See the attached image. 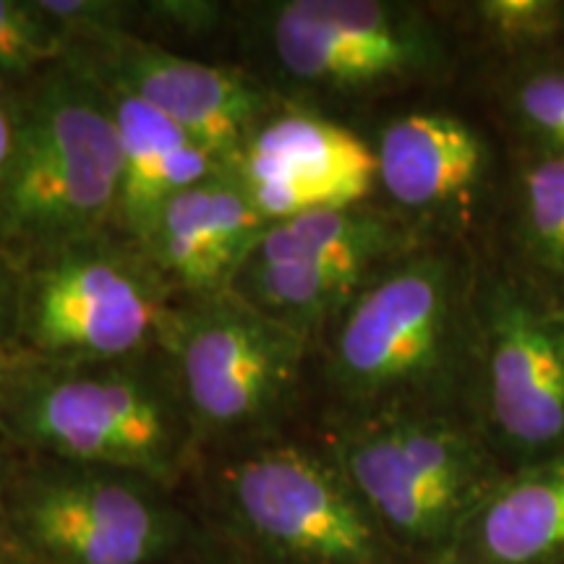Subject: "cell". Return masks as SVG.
Listing matches in <instances>:
<instances>
[{"label":"cell","mask_w":564,"mask_h":564,"mask_svg":"<svg viewBox=\"0 0 564 564\" xmlns=\"http://www.w3.org/2000/svg\"><path fill=\"white\" fill-rule=\"evenodd\" d=\"M6 514L32 564H171L204 533L154 478L26 453L13 455Z\"/></svg>","instance_id":"obj_6"},{"label":"cell","mask_w":564,"mask_h":564,"mask_svg":"<svg viewBox=\"0 0 564 564\" xmlns=\"http://www.w3.org/2000/svg\"><path fill=\"white\" fill-rule=\"evenodd\" d=\"M280 79L324 97H373L440 79L449 34L423 6L400 0H274L253 11Z\"/></svg>","instance_id":"obj_10"},{"label":"cell","mask_w":564,"mask_h":564,"mask_svg":"<svg viewBox=\"0 0 564 564\" xmlns=\"http://www.w3.org/2000/svg\"><path fill=\"white\" fill-rule=\"evenodd\" d=\"M70 58V42L37 0H0V87L19 91Z\"/></svg>","instance_id":"obj_21"},{"label":"cell","mask_w":564,"mask_h":564,"mask_svg":"<svg viewBox=\"0 0 564 564\" xmlns=\"http://www.w3.org/2000/svg\"><path fill=\"white\" fill-rule=\"evenodd\" d=\"M181 295L121 230L24 262L19 350L97 364L158 352Z\"/></svg>","instance_id":"obj_8"},{"label":"cell","mask_w":564,"mask_h":564,"mask_svg":"<svg viewBox=\"0 0 564 564\" xmlns=\"http://www.w3.org/2000/svg\"><path fill=\"white\" fill-rule=\"evenodd\" d=\"M470 26L505 63L564 47V0H476Z\"/></svg>","instance_id":"obj_20"},{"label":"cell","mask_w":564,"mask_h":564,"mask_svg":"<svg viewBox=\"0 0 564 564\" xmlns=\"http://www.w3.org/2000/svg\"><path fill=\"white\" fill-rule=\"evenodd\" d=\"M24 264L0 246V350H19Z\"/></svg>","instance_id":"obj_24"},{"label":"cell","mask_w":564,"mask_h":564,"mask_svg":"<svg viewBox=\"0 0 564 564\" xmlns=\"http://www.w3.org/2000/svg\"><path fill=\"white\" fill-rule=\"evenodd\" d=\"M510 264L564 299V158L514 150L505 183Z\"/></svg>","instance_id":"obj_18"},{"label":"cell","mask_w":564,"mask_h":564,"mask_svg":"<svg viewBox=\"0 0 564 564\" xmlns=\"http://www.w3.org/2000/svg\"><path fill=\"white\" fill-rule=\"evenodd\" d=\"M236 173L220 171L167 199L137 238L181 299L228 293L270 228Z\"/></svg>","instance_id":"obj_15"},{"label":"cell","mask_w":564,"mask_h":564,"mask_svg":"<svg viewBox=\"0 0 564 564\" xmlns=\"http://www.w3.org/2000/svg\"><path fill=\"white\" fill-rule=\"evenodd\" d=\"M478 257L436 241L373 278L322 333L333 421L398 411L468 413L476 366Z\"/></svg>","instance_id":"obj_1"},{"label":"cell","mask_w":564,"mask_h":564,"mask_svg":"<svg viewBox=\"0 0 564 564\" xmlns=\"http://www.w3.org/2000/svg\"><path fill=\"white\" fill-rule=\"evenodd\" d=\"M102 89L108 95L123 158L118 230L137 241L162 204L183 188L220 173L223 167L181 126L152 105L126 91Z\"/></svg>","instance_id":"obj_17"},{"label":"cell","mask_w":564,"mask_h":564,"mask_svg":"<svg viewBox=\"0 0 564 564\" xmlns=\"http://www.w3.org/2000/svg\"><path fill=\"white\" fill-rule=\"evenodd\" d=\"M42 13L53 21L55 30L76 47L133 34L131 21L139 19V3L123 0H37Z\"/></svg>","instance_id":"obj_22"},{"label":"cell","mask_w":564,"mask_h":564,"mask_svg":"<svg viewBox=\"0 0 564 564\" xmlns=\"http://www.w3.org/2000/svg\"><path fill=\"white\" fill-rule=\"evenodd\" d=\"M19 126H21L19 91L0 87V186H3L6 175H9L13 154H17Z\"/></svg>","instance_id":"obj_26"},{"label":"cell","mask_w":564,"mask_h":564,"mask_svg":"<svg viewBox=\"0 0 564 564\" xmlns=\"http://www.w3.org/2000/svg\"><path fill=\"white\" fill-rule=\"evenodd\" d=\"M429 241L384 204L272 223L230 293L316 343L379 272Z\"/></svg>","instance_id":"obj_11"},{"label":"cell","mask_w":564,"mask_h":564,"mask_svg":"<svg viewBox=\"0 0 564 564\" xmlns=\"http://www.w3.org/2000/svg\"><path fill=\"white\" fill-rule=\"evenodd\" d=\"M6 352H11V350H0V361H3V356H6Z\"/></svg>","instance_id":"obj_29"},{"label":"cell","mask_w":564,"mask_h":564,"mask_svg":"<svg viewBox=\"0 0 564 564\" xmlns=\"http://www.w3.org/2000/svg\"><path fill=\"white\" fill-rule=\"evenodd\" d=\"M442 564H564V455L507 474Z\"/></svg>","instance_id":"obj_16"},{"label":"cell","mask_w":564,"mask_h":564,"mask_svg":"<svg viewBox=\"0 0 564 564\" xmlns=\"http://www.w3.org/2000/svg\"><path fill=\"white\" fill-rule=\"evenodd\" d=\"M171 564H264L257 556L246 554L243 549L232 546L230 541L220 539V535L209 533L204 528V533L186 549L181 556H175Z\"/></svg>","instance_id":"obj_25"},{"label":"cell","mask_w":564,"mask_h":564,"mask_svg":"<svg viewBox=\"0 0 564 564\" xmlns=\"http://www.w3.org/2000/svg\"><path fill=\"white\" fill-rule=\"evenodd\" d=\"M0 436L17 453L131 470L178 491L199 465L194 429L160 350L97 364L6 352Z\"/></svg>","instance_id":"obj_2"},{"label":"cell","mask_w":564,"mask_h":564,"mask_svg":"<svg viewBox=\"0 0 564 564\" xmlns=\"http://www.w3.org/2000/svg\"><path fill=\"white\" fill-rule=\"evenodd\" d=\"M68 63L102 87L152 105L228 173L238 171L253 133L285 105L243 70L183 58L137 34L76 47Z\"/></svg>","instance_id":"obj_12"},{"label":"cell","mask_w":564,"mask_h":564,"mask_svg":"<svg viewBox=\"0 0 564 564\" xmlns=\"http://www.w3.org/2000/svg\"><path fill=\"white\" fill-rule=\"evenodd\" d=\"M322 444L405 564H442L476 507L507 476L468 413L329 421Z\"/></svg>","instance_id":"obj_5"},{"label":"cell","mask_w":564,"mask_h":564,"mask_svg":"<svg viewBox=\"0 0 564 564\" xmlns=\"http://www.w3.org/2000/svg\"><path fill=\"white\" fill-rule=\"evenodd\" d=\"M312 340L236 293L178 299L160 352L199 457L278 436L299 398Z\"/></svg>","instance_id":"obj_7"},{"label":"cell","mask_w":564,"mask_h":564,"mask_svg":"<svg viewBox=\"0 0 564 564\" xmlns=\"http://www.w3.org/2000/svg\"><path fill=\"white\" fill-rule=\"evenodd\" d=\"M204 528L264 564H405L322 442L291 436L199 457Z\"/></svg>","instance_id":"obj_3"},{"label":"cell","mask_w":564,"mask_h":564,"mask_svg":"<svg viewBox=\"0 0 564 564\" xmlns=\"http://www.w3.org/2000/svg\"><path fill=\"white\" fill-rule=\"evenodd\" d=\"M470 411L507 474L564 455V303L507 259L478 267Z\"/></svg>","instance_id":"obj_9"},{"label":"cell","mask_w":564,"mask_h":564,"mask_svg":"<svg viewBox=\"0 0 564 564\" xmlns=\"http://www.w3.org/2000/svg\"><path fill=\"white\" fill-rule=\"evenodd\" d=\"M560 301H562V303H564V299H560Z\"/></svg>","instance_id":"obj_30"},{"label":"cell","mask_w":564,"mask_h":564,"mask_svg":"<svg viewBox=\"0 0 564 564\" xmlns=\"http://www.w3.org/2000/svg\"><path fill=\"white\" fill-rule=\"evenodd\" d=\"M223 3H212V0H152V3H139L141 17H150L158 24L194 34L212 30L223 19Z\"/></svg>","instance_id":"obj_23"},{"label":"cell","mask_w":564,"mask_h":564,"mask_svg":"<svg viewBox=\"0 0 564 564\" xmlns=\"http://www.w3.org/2000/svg\"><path fill=\"white\" fill-rule=\"evenodd\" d=\"M499 105L514 150L564 158V47L505 63Z\"/></svg>","instance_id":"obj_19"},{"label":"cell","mask_w":564,"mask_h":564,"mask_svg":"<svg viewBox=\"0 0 564 564\" xmlns=\"http://www.w3.org/2000/svg\"><path fill=\"white\" fill-rule=\"evenodd\" d=\"M371 147L384 207L429 241L463 243L497 188L489 137L453 110L426 108L390 118Z\"/></svg>","instance_id":"obj_13"},{"label":"cell","mask_w":564,"mask_h":564,"mask_svg":"<svg viewBox=\"0 0 564 564\" xmlns=\"http://www.w3.org/2000/svg\"><path fill=\"white\" fill-rule=\"evenodd\" d=\"M0 564H32L30 560H24V556L13 554V552H6V549H0Z\"/></svg>","instance_id":"obj_28"},{"label":"cell","mask_w":564,"mask_h":564,"mask_svg":"<svg viewBox=\"0 0 564 564\" xmlns=\"http://www.w3.org/2000/svg\"><path fill=\"white\" fill-rule=\"evenodd\" d=\"M236 175L270 223L356 207L377 194L371 141L293 102L253 133Z\"/></svg>","instance_id":"obj_14"},{"label":"cell","mask_w":564,"mask_h":564,"mask_svg":"<svg viewBox=\"0 0 564 564\" xmlns=\"http://www.w3.org/2000/svg\"><path fill=\"white\" fill-rule=\"evenodd\" d=\"M13 455H17V449H13L11 444L6 442L3 436H0V549L19 554L17 552V544H13L11 528H9V514H6V486H9V474H11Z\"/></svg>","instance_id":"obj_27"},{"label":"cell","mask_w":564,"mask_h":564,"mask_svg":"<svg viewBox=\"0 0 564 564\" xmlns=\"http://www.w3.org/2000/svg\"><path fill=\"white\" fill-rule=\"evenodd\" d=\"M21 126L0 186V246L21 264L118 230L123 158L108 95L74 63L19 89Z\"/></svg>","instance_id":"obj_4"}]
</instances>
